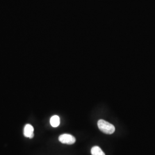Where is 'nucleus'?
Masks as SVG:
<instances>
[{"mask_svg":"<svg viewBox=\"0 0 155 155\" xmlns=\"http://www.w3.org/2000/svg\"><path fill=\"white\" fill-rule=\"evenodd\" d=\"M98 126L100 130L105 134H111L114 133L115 131L114 126L104 120H100L98 121Z\"/></svg>","mask_w":155,"mask_h":155,"instance_id":"nucleus-1","label":"nucleus"},{"mask_svg":"<svg viewBox=\"0 0 155 155\" xmlns=\"http://www.w3.org/2000/svg\"><path fill=\"white\" fill-rule=\"evenodd\" d=\"M59 140L63 144H74L75 143V138L71 134H63L59 137Z\"/></svg>","mask_w":155,"mask_h":155,"instance_id":"nucleus-2","label":"nucleus"},{"mask_svg":"<svg viewBox=\"0 0 155 155\" xmlns=\"http://www.w3.org/2000/svg\"><path fill=\"white\" fill-rule=\"evenodd\" d=\"M34 128L30 124H27L24 129V134L26 137L32 139L34 136Z\"/></svg>","mask_w":155,"mask_h":155,"instance_id":"nucleus-3","label":"nucleus"},{"mask_svg":"<svg viewBox=\"0 0 155 155\" xmlns=\"http://www.w3.org/2000/svg\"><path fill=\"white\" fill-rule=\"evenodd\" d=\"M50 124L52 127H58L60 124V118L58 116H54L50 119Z\"/></svg>","mask_w":155,"mask_h":155,"instance_id":"nucleus-4","label":"nucleus"},{"mask_svg":"<svg viewBox=\"0 0 155 155\" xmlns=\"http://www.w3.org/2000/svg\"><path fill=\"white\" fill-rule=\"evenodd\" d=\"M92 155H105L103 150L100 148L98 146H94L91 150Z\"/></svg>","mask_w":155,"mask_h":155,"instance_id":"nucleus-5","label":"nucleus"}]
</instances>
